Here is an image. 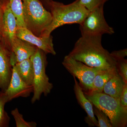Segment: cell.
I'll return each mask as SVG.
<instances>
[{"label": "cell", "mask_w": 127, "mask_h": 127, "mask_svg": "<svg viewBox=\"0 0 127 127\" xmlns=\"http://www.w3.org/2000/svg\"><path fill=\"white\" fill-rule=\"evenodd\" d=\"M101 35H82L75 43L68 56L91 67L116 69L117 61L103 47Z\"/></svg>", "instance_id": "cell-1"}, {"label": "cell", "mask_w": 127, "mask_h": 127, "mask_svg": "<svg viewBox=\"0 0 127 127\" xmlns=\"http://www.w3.org/2000/svg\"><path fill=\"white\" fill-rule=\"evenodd\" d=\"M50 12L52 16V21L42 37L49 36L54 30L64 25H80L90 12L81 4L79 0H76L67 5L53 0Z\"/></svg>", "instance_id": "cell-2"}, {"label": "cell", "mask_w": 127, "mask_h": 127, "mask_svg": "<svg viewBox=\"0 0 127 127\" xmlns=\"http://www.w3.org/2000/svg\"><path fill=\"white\" fill-rule=\"evenodd\" d=\"M25 27L32 34L42 37L50 26L52 17L38 0H22Z\"/></svg>", "instance_id": "cell-3"}, {"label": "cell", "mask_w": 127, "mask_h": 127, "mask_svg": "<svg viewBox=\"0 0 127 127\" xmlns=\"http://www.w3.org/2000/svg\"><path fill=\"white\" fill-rule=\"evenodd\" d=\"M84 95L106 114L112 127H127V109L121 106L119 100L103 92Z\"/></svg>", "instance_id": "cell-4"}, {"label": "cell", "mask_w": 127, "mask_h": 127, "mask_svg": "<svg viewBox=\"0 0 127 127\" xmlns=\"http://www.w3.org/2000/svg\"><path fill=\"white\" fill-rule=\"evenodd\" d=\"M46 55L42 50L38 48L30 58L33 64L34 72L32 84L34 91L31 99L32 103L39 101L42 94L46 96L53 88V85L50 82L49 78L46 74L47 65Z\"/></svg>", "instance_id": "cell-5"}, {"label": "cell", "mask_w": 127, "mask_h": 127, "mask_svg": "<svg viewBox=\"0 0 127 127\" xmlns=\"http://www.w3.org/2000/svg\"><path fill=\"white\" fill-rule=\"evenodd\" d=\"M62 64L73 76L78 79L79 85L84 93H87L92 90L95 76L103 70L89 66L68 55L64 57Z\"/></svg>", "instance_id": "cell-6"}, {"label": "cell", "mask_w": 127, "mask_h": 127, "mask_svg": "<svg viewBox=\"0 0 127 127\" xmlns=\"http://www.w3.org/2000/svg\"><path fill=\"white\" fill-rule=\"evenodd\" d=\"M103 6H101L90 11L79 25L82 35L102 36L114 33L113 28L108 24L104 18Z\"/></svg>", "instance_id": "cell-7"}, {"label": "cell", "mask_w": 127, "mask_h": 127, "mask_svg": "<svg viewBox=\"0 0 127 127\" xmlns=\"http://www.w3.org/2000/svg\"><path fill=\"white\" fill-rule=\"evenodd\" d=\"M16 35L18 38L36 46L46 55L51 54L56 55V54L54 49L53 37L51 35L48 36H37L26 28L23 27L18 28Z\"/></svg>", "instance_id": "cell-8"}, {"label": "cell", "mask_w": 127, "mask_h": 127, "mask_svg": "<svg viewBox=\"0 0 127 127\" xmlns=\"http://www.w3.org/2000/svg\"><path fill=\"white\" fill-rule=\"evenodd\" d=\"M33 91V86L28 85L23 81L13 66L10 81L4 92L8 101L19 97H28Z\"/></svg>", "instance_id": "cell-9"}, {"label": "cell", "mask_w": 127, "mask_h": 127, "mask_svg": "<svg viewBox=\"0 0 127 127\" xmlns=\"http://www.w3.org/2000/svg\"><path fill=\"white\" fill-rule=\"evenodd\" d=\"M11 55L10 50L0 38V89L4 92L9 86L12 75Z\"/></svg>", "instance_id": "cell-10"}, {"label": "cell", "mask_w": 127, "mask_h": 127, "mask_svg": "<svg viewBox=\"0 0 127 127\" xmlns=\"http://www.w3.org/2000/svg\"><path fill=\"white\" fill-rule=\"evenodd\" d=\"M38 48L31 43L16 37L12 43L11 62L12 66L17 63L29 59Z\"/></svg>", "instance_id": "cell-11"}, {"label": "cell", "mask_w": 127, "mask_h": 127, "mask_svg": "<svg viewBox=\"0 0 127 127\" xmlns=\"http://www.w3.org/2000/svg\"><path fill=\"white\" fill-rule=\"evenodd\" d=\"M18 28L15 16L7 4L4 8L1 39L11 51L12 43L17 37L16 33Z\"/></svg>", "instance_id": "cell-12"}, {"label": "cell", "mask_w": 127, "mask_h": 127, "mask_svg": "<svg viewBox=\"0 0 127 127\" xmlns=\"http://www.w3.org/2000/svg\"><path fill=\"white\" fill-rule=\"evenodd\" d=\"M73 77L75 82L74 91L76 98L79 105L87 114L85 119V122L89 127H98L97 120L95 118L94 114L93 104L84 95L83 90L76 79V78Z\"/></svg>", "instance_id": "cell-13"}, {"label": "cell", "mask_w": 127, "mask_h": 127, "mask_svg": "<svg viewBox=\"0 0 127 127\" xmlns=\"http://www.w3.org/2000/svg\"><path fill=\"white\" fill-rule=\"evenodd\" d=\"M126 84L117 72H116L104 85L103 92L120 101L121 94Z\"/></svg>", "instance_id": "cell-14"}, {"label": "cell", "mask_w": 127, "mask_h": 127, "mask_svg": "<svg viewBox=\"0 0 127 127\" xmlns=\"http://www.w3.org/2000/svg\"><path fill=\"white\" fill-rule=\"evenodd\" d=\"M117 72L116 69L103 70L95 76L93 83L92 88L90 92L84 94H92L103 92L105 84Z\"/></svg>", "instance_id": "cell-15"}, {"label": "cell", "mask_w": 127, "mask_h": 127, "mask_svg": "<svg viewBox=\"0 0 127 127\" xmlns=\"http://www.w3.org/2000/svg\"><path fill=\"white\" fill-rule=\"evenodd\" d=\"M21 79L27 84H33L34 68L30 58L25 59L14 66Z\"/></svg>", "instance_id": "cell-16"}, {"label": "cell", "mask_w": 127, "mask_h": 127, "mask_svg": "<svg viewBox=\"0 0 127 127\" xmlns=\"http://www.w3.org/2000/svg\"><path fill=\"white\" fill-rule=\"evenodd\" d=\"M8 4L15 16L18 27H25L23 20L22 0H9Z\"/></svg>", "instance_id": "cell-17"}, {"label": "cell", "mask_w": 127, "mask_h": 127, "mask_svg": "<svg viewBox=\"0 0 127 127\" xmlns=\"http://www.w3.org/2000/svg\"><path fill=\"white\" fill-rule=\"evenodd\" d=\"M9 102L4 92H0V127H9L10 118L5 111V104Z\"/></svg>", "instance_id": "cell-18"}, {"label": "cell", "mask_w": 127, "mask_h": 127, "mask_svg": "<svg viewBox=\"0 0 127 127\" xmlns=\"http://www.w3.org/2000/svg\"><path fill=\"white\" fill-rule=\"evenodd\" d=\"M11 115L15 121L17 127H36V123L34 122H28L26 121L23 118L22 114L20 113L18 108H16L12 110Z\"/></svg>", "instance_id": "cell-19"}, {"label": "cell", "mask_w": 127, "mask_h": 127, "mask_svg": "<svg viewBox=\"0 0 127 127\" xmlns=\"http://www.w3.org/2000/svg\"><path fill=\"white\" fill-rule=\"evenodd\" d=\"M94 115L97 118L98 127H112L108 117L104 112L93 105Z\"/></svg>", "instance_id": "cell-20"}, {"label": "cell", "mask_w": 127, "mask_h": 127, "mask_svg": "<svg viewBox=\"0 0 127 127\" xmlns=\"http://www.w3.org/2000/svg\"><path fill=\"white\" fill-rule=\"evenodd\" d=\"M109 0H79V2L89 11L101 6Z\"/></svg>", "instance_id": "cell-21"}, {"label": "cell", "mask_w": 127, "mask_h": 127, "mask_svg": "<svg viewBox=\"0 0 127 127\" xmlns=\"http://www.w3.org/2000/svg\"><path fill=\"white\" fill-rule=\"evenodd\" d=\"M116 68L119 75L123 78L125 83L127 84V59L124 58L117 61Z\"/></svg>", "instance_id": "cell-22"}, {"label": "cell", "mask_w": 127, "mask_h": 127, "mask_svg": "<svg viewBox=\"0 0 127 127\" xmlns=\"http://www.w3.org/2000/svg\"><path fill=\"white\" fill-rule=\"evenodd\" d=\"M111 56L117 61L120 59H124L127 56V49H123L118 51H114L111 53Z\"/></svg>", "instance_id": "cell-23"}, {"label": "cell", "mask_w": 127, "mask_h": 127, "mask_svg": "<svg viewBox=\"0 0 127 127\" xmlns=\"http://www.w3.org/2000/svg\"><path fill=\"white\" fill-rule=\"evenodd\" d=\"M120 102L123 107L127 109V84H125L121 94Z\"/></svg>", "instance_id": "cell-24"}, {"label": "cell", "mask_w": 127, "mask_h": 127, "mask_svg": "<svg viewBox=\"0 0 127 127\" xmlns=\"http://www.w3.org/2000/svg\"><path fill=\"white\" fill-rule=\"evenodd\" d=\"M47 10L50 11V6L53 0H38Z\"/></svg>", "instance_id": "cell-25"}, {"label": "cell", "mask_w": 127, "mask_h": 127, "mask_svg": "<svg viewBox=\"0 0 127 127\" xmlns=\"http://www.w3.org/2000/svg\"><path fill=\"white\" fill-rule=\"evenodd\" d=\"M4 14V8L0 6V38L2 37V20Z\"/></svg>", "instance_id": "cell-26"}, {"label": "cell", "mask_w": 127, "mask_h": 127, "mask_svg": "<svg viewBox=\"0 0 127 127\" xmlns=\"http://www.w3.org/2000/svg\"><path fill=\"white\" fill-rule=\"evenodd\" d=\"M9 1V0H0V6L4 8L8 4Z\"/></svg>", "instance_id": "cell-27"}]
</instances>
